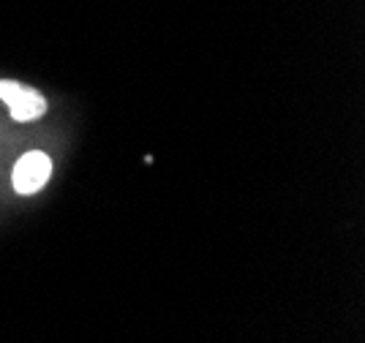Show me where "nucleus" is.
Returning <instances> with one entry per match:
<instances>
[{"label":"nucleus","mask_w":365,"mask_h":343,"mask_svg":"<svg viewBox=\"0 0 365 343\" xmlns=\"http://www.w3.org/2000/svg\"><path fill=\"white\" fill-rule=\"evenodd\" d=\"M0 101H6V106L11 109V118L19 123H33V120L44 118L46 112L44 96L22 82H14V79L0 82Z\"/></svg>","instance_id":"nucleus-1"},{"label":"nucleus","mask_w":365,"mask_h":343,"mask_svg":"<svg viewBox=\"0 0 365 343\" xmlns=\"http://www.w3.org/2000/svg\"><path fill=\"white\" fill-rule=\"evenodd\" d=\"M49 175H52V161H49V155L41 153V150H31V153H25L14 164L11 183H14L16 194L31 196L44 188Z\"/></svg>","instance_id":"nucleus-2"}]
</instances>
